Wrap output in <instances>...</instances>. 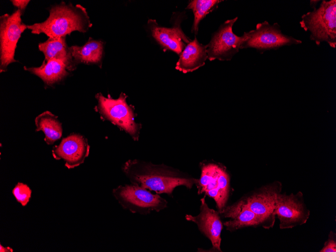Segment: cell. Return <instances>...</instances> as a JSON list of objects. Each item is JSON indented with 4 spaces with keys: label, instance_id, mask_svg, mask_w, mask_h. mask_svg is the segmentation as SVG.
<instances>
[{
    "label": "cell",
    "instance_id": "cell-11",
    "mask_svg": "<svg viewBox=\"0 0 336 252\" xmlns=\"http://www.w3.org/2000/svg\"><path fill=\"white\" fill-rule=\"evenodd\" d=\"M281 190V183L276 181L242 198L247 206L266 222L268 229L274 225L277 200Z\"/></svg>",
    "mask_w": 336,
    "mask_h": 252
},
{
    "label": "cell",
    "instance_id": "cell-6",
    "mask_svg": "<svg viewBox=\"0 0 336 252\" xmlns=\"http://www.w3.org/2000/svg\"><path fill=\"white\" fill-rule=\"evenodd\" d=\"M242 36L243 40L240 49L252 48L262 53L302 43L301 40L283 33L278 23L271 25L267 21L257 24L255 29L244 32Z\"/></svg>",
    "mask_w": 336,
    "mask_h": 252
},
{
    "label": "cell",
    "instance_id": "cell-20",
    "mask_svg": "<svg viewBox=\"0 0 336 252\" xmlns=\"http://www.w3.org/2000/svg\"><path fill=\"white\" fill-rule=\"evenodd\" d=\"M36 131H42L45 134L44 140L51 145L60 139L62 134L61 123L58 117L46 111L37 116L35 120Z\"/></svg>",
    "mask_w": 336,
    "mask_h": 252
},
{
    "label": "cell",
    "instance_id": "cell-18",
    "mask_svg": "<svg viewBox=\"0 0 336 252\" xmlns=\"http://www.w3.org/2000/svg\"><path fill=\"white\" fill-rule=\"evenodd\" d=\"M75 63L96 64L101 67L104 52V43L101 40L90 38L82 46L70 47Z\"/></svg>",
    "mask_w": 336,
    "mask_h": 252
},
{
    "label": "cell",
    "instance_id": "cell-4",
    "mask_svg": "<svg viewBox=\"0 0 336 252\" xmlns=\"http://www.w3.org/2000/svg\"><path fill=\"white\" fill-rule=\"evenodd\" d=\"M96 98L98 101L96 110L101 117L124 130L134 140H138L141 125L135 122L134 108L127 103L126 95L121 93L115 99L98 93Z\"/></svg>",
    "mask_w": 336,
    "mask_h": 252
},
{
    "label": "cell",
    "instance_id": "cell-22",
    "mask_svg": "<svg viewBox=\"0 0 336 252\" xmlns=\"http://www.w3.org/2000/svg\"><path fill=\"white\" fill-rule=\"evenodd\" d=\"M12 193L17 201L25 206L29 201L32 191L27 185L18 183L13 189Z\"/></svg>",
    "mask_w": 336,
    "mask_h": 252
},
{
    "label": "cell",
    "instance_id": "cell-7",
    "mask_svg": "<svg viewBox=\"0 0 336 252\" xmlns=\"http://www.w3.org/2000/svg\"><path fill=\"white\" fill-rule=\"evenodd\" d=\"M23 13L17 10L12 14L0 17V72L7 70L8 65L18 62L15 59L17 43L27 25L22 21Z\"/></svg>",
    "mask_w": 336,
    "mask_h": 252
},
{
    "label": "cell",
    "instance_id": "cell-8",
    "mask_svg": "<svg viewBox=\"0 0 336 252\" xmlns=\"http://www.w3.org/2000/svg\"><path fill=\"white\" fill-rule=\"evenodd\" d=\"M196 184L198 193L213 198L219 212H221L226 206L229 192V178L226 171L214 163L205 165Z\"/></svg>",
    "mask_w": 336,
    "mask_h": 252
},
{
    "label": "cell",
    "instance_id": "cell-1",
    "mask_svg": "<svg viewBox=\"0 0 336 252\" xmlns=\"http://www.w3.org/2000/svg\"><path fill=\"white\" fill-rule=\"evenodd\" d=\"M122 171L131 184L157 194L170 195L177 187L184 186L191 189L198 181L164 165H155L138 159L126 161Z\"/></svg>",
    "mask_w": 336,
    "mask_h": 252
},
{
    "label": "cell",
    "instance_id": "cell-10",
    "mask_svg": "<svg viewBox=\"0 0 336 252\" xmlns=\"http://www.w3.org/2000/svg\"><path fill=\"white\" fill-rule=\"evenodd\" d=\"M281 229H291L305 224L310 216V211L301 191L296 194H280L275 209Z\"/></svg>",
    "mask_w": 336,
    "mask_h": 252
},
{
    "label": "cell",
    "instance_id": "cell-3",
    "mask_svg": "<svg viewBox=\"0 0 336 252\" xmlns=\"http://www.w3.org/2000/svg\"><path fill=\"white\" fill-rule=\"evenodd\" d=\"M301 27L309 32L310 39L319 46L325 42L336 47V1H322L318 8L301 16Z\"/></svg>",
    "mask_w": 336,
    "mask_h": 252
},
{
    "label": "cell",
    "instance_id": "cell-26",
    "mask_svg": "<svg viewBox=\"0 0 336 252\" xmlns=\"http://www.w3.org/2000/svg\"><path fill=\"white\" fill-rule=\"evenodd\" d=\"M320 2V1H310V6L311 8L315 9L316 8L317 4Z\"/></svg>",
    "mask_w": 336,
    "mask_h": 252
},
{
    "label": "cell",
    "instance_id": "cell-16",
    "mask_svg": "<svg viewBox=\"0 0 336 252\" xmlns=\"http://www.w3.org/2000/svg\"><path fill=\"white\" fill-rule=\"evenodd\" d=\"M207 58L206 46L195 37L180 54L175 68L184 73L192 72L204 66Z\"/></svg>",
    "mask_w": 336,
    "mask_h": 252
},
{
    "label": "cell",
    "instance_id": "cell-23",
    "mask_svg": "<svg viewBox=\"0 0 336 252\" xmlns=\"http://www.w3.org/2000/svg\"><path fill=\"white\" fill-rule=\"evenodd\" d=\"M320 252H335L336 251V234L330 231L328 233L327 240L324 242V245Z\"/></svg>",
    "mask_w": 336,
    "mask_h": 252
},
{
    "label": "cell",
    "instance_id": "cell-21",
    "mask_svg": "<svg viewBox=\"0 0 336 252\" xmlns=\"http://www.w3.org/2000/svg\"><path fill=\"white\" fill-rule=\"evenodd\" d=\"M223 1L220 0H193L190 1L186 9L191 10L194 18L191 31L197 35L201 21L209 13L216 9L218 4Z\"/></svg>",
    "mask_w": 336,
    "mask_h": 252
},
{
    "label": "cell",
    "instance_id": "cell-14",
    "mask_svg": "<svg viewBox=\"0 0 336 252\" xmlns=\"http://www.w3.org/2000/svg\"><path fill=\"white\" fill-rule=\"evenodd\" d=\"M205 199V196L200 200V211L198 215L192 216L187 214L185 217L187 220L194 222L197 224L200 231L211 241L215 250L221 251L220 245L222 223L219 213L210 208Z\"/></svg>",
    "mask_w": 336,
    "mask_h": 252
},
{
    "label": "cell",
    "instance_id": "cell-5",
    "mask_svg": "<svg viewBox=\"0 0 336 252\" xmlns=\"http://www.w3.org/2000/svg\"><path fill=\"white\" fill-rule=\"evenodd\" d=\"M112 193L124 209L133 213L145 215L152 211L158 212L167 207V202L157 194L131 184L119 186Z\"/></svg>",
    "mask_w": 336,
    "mask_h": 252
},
{
    "label": "cell",
    "instance_id": "cell-12",
    "mask_svg": "<svg viewBox=\"0 0 336 252\" xmlns=\"http://www.w3.org/2000/svg\"><path fill=\"white\" fill-rule=\"evenodd\" d=\"M170 27L159 26L156 20L149 19L148 29L153 39L160 46L164 51L170 50L179 54L187 45L191 41L181 27L182 17H179Z\"/></svg>",
    "mask_w": 336,
    "mask_h": 252
},
{
    "label": "cell",
    "instance_id": "cell-24",
    "mask_svg": "<svg viewBox=\"0 0 336 252\" xmlns=\"http://www.w3.org/2000/svg\"><path fill=\"white\" fill-rule=\"evenodd\" d=\"M11 2L15 7L18 8V10H20L23 13L30 1L12 0Z\"/></svg>",
    "mask_w": 336,
    "mask_h": 252
},
{
    "label": "cell",
    "instance_id": "cell-9",
    "mask_svg": "<svg viewBox=\"0 0 336 252\" xmlns=\"http://www.w3.org/2000/svg\"><path fill=\"white\" fill-rule=\"evenodd\" d=\"M238 18L225 21L212 35L206 45L207 59L229 61L240 50L243 36H238L232 30Z\"/></svg>",
    "mask_w": 336,
    "mask_h": 252
},
{
    "label": "cell",
    "instance_id": "cell-19",
    "mask_svg": "<svg viewBox=\"0 0 336 252\" xmlns=\"http://www.w3.org/2000/svg\"><path fill=\"white\" fill-rule=\"evenodd\" d=\"M24 69L39 77L47 86L59 82L66 77L69 72L66 65L61 61L50 59L43 61L38 67H27Z\"/></svg>",
    "mask_w": 336,
    "mask_h": 252
},
{
    "label": "cell",
    "instance_id": "cell-15",
    "mask_svg": "<svg viewBox=\"0 0 336 252\" xmlns=\"http://www.w3.org/2000/svg\"><path fill=\"white\" fill-rule=\"evenodd\" d=\"M219 213L224 217L229 218L224 222V225L230 231L258 226L268 229L266 222L254 213L242 199L231 205L225 206Z\"/></svg>",
    "mask_w": 336,
    "mask_h": 252
},
{
    "label": "cell",
    "instance_id": "cell-13",
    "mask_svg": "<svg viewBox=\"0 0 336 252\" xmlns=\"http://www.w3.org/2000/svg\"><path fill=\"white\" fill-rule=\"evenodd\" d=\"M90 146L88 140L79 134H71L53 147L52 153L57 160L63 159L68 169L78 166L89 156Z\"/></svg>",
    "mask_w": 336,
    "mask_h": 252
},
{
    "label": "cell",
    "instance_id": "cell-2",
    "mask_svg": "<svg viewBox=\"0 0 336 252\" xmlns=\"http://www.w3.org/2000/svg\"><path fill=\"white\" fill-rule=\"evenodd\" d=\"M92 26L85 8L62 2L51 7L46 20L27 25V29L34 34L43 33L49 38L58 39L66 37L73 31L86 33Z\"/></svg>",
    "mask_w": 336,
    "mask_h": 252
},
{
    "label": "cell",
    "instance_id": "cell-17",
    "mask_svg": "<svg viewBox=\"0 0 336 252\" xmlns=\"http://www.w3.org/2000/svg\"><path fill=\"white\" fill-rule=\"evenodd\" d=\"M38 48L44 54V61L56 59L62 61L69 71L76 69L77 65L73 60L70 47L66 44L65 37L58 39L49 38L46 41L40 43Z\"/></svg>",
    "mask_w": 336,
    "mask_h": 252
},
{
    "label": "cell",
    "instance_id": "cell-25",
    "mask_svg": "<svg viewBox=\"0 0 336 252\" xmlns=\"http://www.w3.org/2000/svg\"><path fill=\"white\" fill-rule=\"evenodd\" d=\"M0 251L1 252H13V250L10 247H4L1 244L0 245Z\"/></svg>",
    "mask_w": 336,
    "mask_h": 252
}]
</instances>
